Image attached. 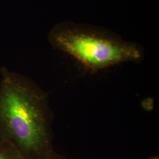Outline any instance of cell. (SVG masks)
Listing matches in <instances>:
<instances>
[{
  "label": "cell",
  "mask_w": 159,
  "mask_h": 159,
  "mask_svg": "<svg viewBox=\"0 0 159 159\" xmlns=\"http://www.w3.org/2000/svg\"><path fill=\"white\" fill-rule=\"evenodd\" d=\"M159 159V158H158V157H152V158H150V159Z\"/></svg>",
  "instance_id": "4"
},
{
  "label": "cell",
  "mask_w": 159,
  "mask_h": 159,
  "mask_svg": "<svg viewBox=\"0 0 159 159\" xmlns=\"http://www.w3.org/2000/svg\"><path fill=\"white\" fill-rule=\"evenodd\" d=\"M0 159H11L10 157H8L7 156L3 154H0Z\"/></svg>",
  "instance_id": "3"
},
{
  "label": "cell",
  "mask_w": 159,
  "mask_h": 159,
  "mask_svg": "<svg viewBox=\"0 0 159 159\" xmlns=\"http://www.w3.org/2000/svg\"><path fill=\"white\" fill-rule=\"evenodd\" d=\"M0 120L8 133L30 153L50 143V120L45 96L29 83L6 80L0 91Z\"/></svg>",
  "instance_id": "2"
},
{
  "label": "cell",
  "mask_w": 159,
  "mask_h": 159,
  "mask_svg": "<svg viewBox=\"0 0 159 159\" xmlns=\"http://www.w3.org/2000/svg\"><path fill=\"white\" fill-rule=\"evenodd\" d=\"M49 40L55 48L94 72L137 62L143 57L138 44L123 40L110 30L83 23H59L51 30Z\"/></svg>",
  "instance_id": "1"
}]
</instances>
